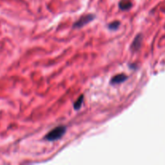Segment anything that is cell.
Wrapping results in <instances>:
<instances>
[{"label":"cell","mask_w":165,"mask_h":165,"mask_svg":"<svg viewBox=\"0 0 165 165\" xmlns=\"http://www.w3.org/2000/svg\"><path fill=\"white\" fill-rule=\"evenodd\" d=\"M127 75L123 74V73H120V74H118L113 77L110 80V84L111 85H118L120 84V83H122L124 82L127 79Z\"/></svg>","instance_id":"4"},{"label":"cell","mask_w":165,"mask_h":165,"mask_svg":"<svg viewBox=\"0 0 165 165\" xmlns=\"http://www.w3.org/2000/svg\"><path fill=\"white\" fill-rule=\"evenodd\" d=\"M119 26H120L119 21H114V22L110 23L108 27L110 30H117L119 28Z\"/></svg>","instance_id":"7"},{"label":"cell","mask_w":165,"mask_h":165,"mask_svg":"<svg viewBox=\"0 0 165 165\" xmlns=\"http://www.w3.org/2000/svg\"><path fill=\"white\" fill-rule=\"evenodd\" d=\"M66 132V127L65 126H59L56 127L52 131H50L45 136L44 139L47 141H56L60 139Z\"/></svg>","instance_id":"1"},{"label":"cell","mask_w":165,"mask_h":165,"mask_svg":"<svg viewBox=\"0 0 165 165\" xmlns=\"http://www.w3.org/2000/svg\"><path fill=\"white\" fill-rule=\"evenodd\" d=\"M83 100H84V95H81L78 97L77 101L74 102V104H73V107H74L75 110H79L81 108V105L83 103Z\"/></svg>","instance_id":"6"},{"label":"cell","mask_w":165,"mask_h":165,"mask_svg":"<svg viewBox=\"0 0 165 165\" xmlns=\"http://www.w3.org/2000/svg\"><path fill=\"white\" fill-rule=\"evenodd\" d=\"M132 2L131 0H121L118 3V6L122 11H128L132 7Z\"/></svg>","instance_id":"5"},{"label":"cell","mask_w":165,"mask_h":165,"mask_svg":"<svg viewBox=\"0 0 165 165\" xmlns=\"http://www.w3.org/2000/svg\"><path fill=\"white\" fill-rule=\"evenodd\" d=\"M142 40H143V36L141 34H139L136 37L134 38L131 46V49L132 52H137L138 50L140 48Z\"/></svg>","instance_id":"3"},{"label":"cell","mask_w":165,"mask_h":165,"mask_svg":"<svg viewBox=\"0 0 165 165\" xmlns=\"http://www.w3.org/2000/svg\"><path fill=\"white\" fill-rule=\"evenodd\" d=\"M95 19V16L93 14H88L84 16H81L78 21H76L73 24V28H81L84 27L89 23L93 21Z\"/></svg>","instance_id":"2"}]
</instances>
